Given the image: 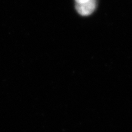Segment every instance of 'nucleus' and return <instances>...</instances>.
<instances>
[{"label": "nucleus", "instance_id": "1", "mask_svg": "<svg viewBox=\"0 0 132 132\" xmlns=\"http://www.w3.org/2000/svg\"><path fill=\"white\" fill-rule=\"evenodd\" d=\"M96 7V0H89L82 3H76V8L78 13L83 16H87L93 13Z\"/></svg>", "mask_w": 132, "mask_h": 132}, {"label": "nucleus", "instance_id": "2", "mask_svg": "<svg viewBox=\"0 0 132 132\" xmlns=\"http://www.w3.org/2000/svg\"><path fill=\"white\" fill-rule=\"evenodd\" d=\"M88 1H89V0H75L76 3H82Z\"/></svg>", "mask_w": 132, "mask_h": 132}]
</instances>
